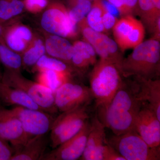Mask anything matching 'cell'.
<instances>
[{
    "label": "cell",
    "mask_w": 160,
    "mask_h": 160,
    "mask_svg": "<svg viewBox=\"0 0 160 160\" xmlns=\"http://www.w3.org/2000/svg\"><path fill=\"white\" fill-rule=\"evenodd\" d=\"M145 102L139 80H123L108 106L100 112L99 118L115 135L135 130L136 120Z\"/></svg>",
    "instance_id": "6da1fadb"
},
{
    "label": "cell",
    "mask_w": 160,
    "mask_h": 160,
    "mask_svg": "<svg viewBox=\"0 0 160 160\" xmlns=\"http://www.w3.org/2000/svg\"><path fill=\"white\" fill-rule=\"evenodd\" d=\"M160 44L155 39L142 42L134 48L129 57L122 60L120 69L125 78L154 79L160 72Z\"/></svg>",
    "instance_id": "7a4b0ae2"
},
{
    "label": "cell",
    "mask_w": 160,
    "mask_h": 160,
    "mask_svg": "<svg viewBox=\"0 0 160 160\" xmlns=\"http://www.w3.org/2000/svg\"><path fill=\"white\" fill-rule=\"evenodd\" d=\"M117 64L106 60L96 63L90 75V88L96 107L100 112L105 109L122 83Z\"/></svg>",
    "instance_id": "3957f363"
},
{
    "label": "cell",
    "mask_w": 160,
    "mask_h": 160,
    "mask_svg": "<svg viewBox=\"0 0 160 160\" xmlns=\"http://www.w3.org/2000/svg\"><path fill=\"white\" fill-rule=\"evenodd\" d=\"M106 143L112 146L125 160H160V147L149 146L135 130L114 135Z\"/></svg>",
    "instance_id": "277c9868"
},
{
    "label": "cell",
    "mask_w": 160,
    "mask_h": 160,
    "mask_svg": "<svg viewBox=\"0 0 160 160\" xmlns=\"http://www.w3.org/2000/svg\"><path fill=\"white\" fill-rule=\"evenodd\" d=\"M88 106L63 112L54 119L50 130L52 149L74 136L82 128L89 118Z\"/></svg>",
    "instance_id": "5b68a950"
},
{
    "label": "cell",
    "mask_w": 160,
    "mask_h": 160,
    "mask_svg": "<svg viewBox=\"0 0 160 160\" xmlns=\"http://www.w3.org/2000/svg\"><path fill=\"white\" fill-rule=\"evenodd\" d=\"M18 71L7 69L2 81L22 91L47 112L52 113L57 111L55 105L54 92L39 83L26 79L19 74Z\"/></svg>",
    "instance_id": "8992f818"
},
{
    "label": "cell",
    "mask_w": 160,
    "mask_h": 160,
    "mask_svg": "<svg viewBox=\"0 0 160 160\" xmlns=\"http://www.w3.org/2000/svg\"><path fill=\"white\" fill-rule=\"evenodd\" d=\"M93 99L89 87L72 82L63 83L55 92V105L61 112L84 106Z\"/></svg>",
    "instance_id": "52a82bcc"
},
{
    "label": "cell",
    "mask_w": 160,
    "mask_h": 160,
    "mask_svg": "<svg viewBox=\"0 0 160 160\" xmlns=\"http://www.w3.org/2000/svg\"><path fill=\"white\" fill-rule=\"evenodd\" d=\"M11 109L22 124L26 142L32 138L45 135L50 131L55 119L44 110L21 106H15Z\"/></svg>",
    "instance_id": "ba28073f"
},
{
    "label": "cell",
    "mask_w": 160,
    "mask_h": 160,
    "mask_svg": "<svg viewBox=\"0 0 160 160\" xmlns=\"http://www.w3.org/2000/svg\"><path fill=\"white\" fill-rule=\"evenodd\" d=\"M91 127L88 120L75 135L67 140L51 151L43 155L40 160H76L80 159L86 147Z\"/></svg>",
    "instance_id": "9c48e42d"
},
{
    "label": "cell",
    "mask_w": 160,
    "mask_h": 160,
    "mask_svg": "<svg viewBox=\"0 0 160 160\" xmlns=\"http://www.w3.org/2000/svg\"><path fill=\"white\" fill-rule=\"evenodd\" d=\"M113 33L118 45L122 49H126L134 48L143 42L145 30L140 21L127 16L116 22Z\"/></svg>",
    "instance_id": "30bf717a"
},
{
    "label": "cell",
    "mask_w": 160,
    "mask_h": 160,
    "mask_svg": "<svg viewBox=\"0 0 160 160\" xmlns=\"http://www.w3.org/2000/svg\"><path fill=\"white\" fill-rule=\"evenodd\" d=\"M41 25L46 31L63 38L72 37L76 33V24L66 10L58 8L47 9L43 13Z\"/></svg>",
    "instance_id": "8fae6325"
},
{
    "label": "cell",
    "mask_w": 160,
    "mask_h": 160,
    "mask_svg": "<svg viewBox=\"0 0 160 160\" xmlns=\"http://www.w3.org/2000/svg\"><path fill=\"white\" fill-rule=\"evenodd\" d=\"M135 130L149 146L160 147V120L146 102L138 115Z\"/></svg>",
    "instance_id": "7c38bea8"
},
{
    "label": "cell",
    "mask_w": 160,
    "mask_h": 160,
    "mask_svg": "<svg viewBox=\"0 0 160 160\" xmlns=\"http://www.w3.org/2000/svg\"><path fill=\"white\" fill-rule=\"evenodd\" d=\"M82 33L85 38L92 46L101 59L110 61L120 67L122 59L117 55L118 45L116 42L89 26L83 29Z\"/></svg>",
    "instance_id": "4fadbf2b"
},
{
    "label": "cell",
    "mask_w": 160,
    "mask_h": 160,
    "mask_svg": "<svg viewBox=\"0 0 160 160\" xmlns=\"http://www.w3.org/2000/svg\"><path fill=\"white\" fill-rule=\"evenodd\" d=\"M0 138L9 142L14 149L26 142L22 124L11 109L0 104Z\"/></svg>",
    "instance_id": "5bb4252c"
},
{
    "label": "cell",
    "mask_w": 160,
    "mask_h": 160,
    "mask_svg": "<svg viewBox=\"0 0 160 160\" xmlns=\"http://www.w3.org/2000/svg\"><path fill=\"white\" fill-rule=\"evenodd\" d=\"M86 146L81 160H103V148L106 143L105 126L97 114L92 118Z\"/></svg>",
    "instance_id": "9a60e30c"
},
{
    "label": "cell",
    "mask_w": 160,
    "mask_h": 160,
    "mask_svg": "<svg viewBox=\"0 0 160 160\" xmlns=\"http://www.w3.org/2000/svg\"><path fill=\"white\" fill-rule=\"evenodd\" d=\"M0 104L3 106H21L45 111L26 93L3 82L2 80H0Z\"/></svg>",
    "instance_id": "2e32d148"
},
{
    "label": "cell",
    "mask_w": 160,
    "mask_h": 160,
    "mask_svg": "<svg viewBox=\"0 0 160 160\" xmlns=\"http://www.w3.org/2000/svg\"><path fill=\"white\" fill-rule=\"evenodd\" d=\"M47 145L45 135L32 138L26 144L15 149L10 160H40L45 153Z\"/></svg>",
    "instance_id": "e0dca14e"
},
{
    "label": "cell",
    "mask_w": 160,
    "mask_h": 160,
    "mask_svg": "<svg viewBox=\"0 0 160 160\" xmlns=\"http://www.w3.org/2000/svg\"><path fill=\"white\" fill-rule=\"evenodd\" d=\"M72 46L71 63L76 69L84 71L96 64V52L89 43L77 41Z\"/></svg>",
    "instance_id": "ac0fdd59"
},
{
    "label": "cell",
    "mask_w": 160,
    "mask_h": 160,
    "mask_svg": "<svg viewBox=\"0 0 160 160\" xmlns=\"http://www.w3.org/2000/svg\"><path fill=\"white\" fill-rule=\"evenodd\" d=\"M46 50L49 55L66 63H71L73 46L68 40L52 35L46 39Z\"/></svg>",
    "instance_id": "d6986e66"
},
{
    "label": "cell",
    "mask_w": 160,
    "mask_h": 160,
    "mask_svg": "<svg viewBox=\"0 0 160 160\" xmlns=\"http://www.w3.org/2000/svg\"><path fill=\"white\" fill-rule=\"evenodd\" d=\"M138 79L141 82L145 102L160 120V80Z\"/></svg>",
    "instance_id": "ffe728a7"
},
{
    "label": "cell",
    "mask_w": 160,
    "mask_h": 160,
    "mask_svg": "<svg viewBox=\"0 0 160 160\" xmlns=\"http://www.w3.org/2000/svg\"><path fill=\"white\" fill-rule=\"evenodd\" d=\"M5 38L6 44L10 49L21 52L26 49L27 43L31 41L32 34L26 26H17L7 32Z\"/></svg>",
    "instance_id": "44dd1931"
},
{
    "label": "cell",
    "mask_w": 160,
    "mask_h": 160,
    "mask_svg": "<svg viewBox=\"0 0 160 160\" xmlns=\"http://www.w3.org/2000/svg\"><path fill=\"white\" fill-rule=\"evenodd\" d=\"M39 72L38 83L51 89L54 93L63 83L70 80L69 76L54 70L42 69Z\"/></svg>",
    "instance_id": "7402d4cb"
},
{
    "label": "cell",
    "mask_w": 160,
    "mask_h": 160,
    "mask_svg": "<svg viewBox=\"0 0 160 160\" xmlns=\"http://www.w3.org/2000/svg\"><path fill=\"white\" fill-rule=\"evenodd\" d=\"M36 70L50 69L71 76L72 69L67 63L54 58L43 55L35 65Z\"/></svg>",
    "instance_id": "603a6c76"
},
{
    "label": "cell",
    "mask_w": 160,
    "mask_h": 160,
    "mask_svg": "<svg viewBox=\"0 0 160 160\" xmlns=\"http://www.w3.org/2000/svg\"><path fill=\"white\" fill-rule=\"evenodd\" d=\"M0 62L7 69L19 71L22 65V58L0 42Z\"/></svg>",
    "instance_id": "cb8c5ba5"
},
{
    "label": "cell",
    "mask_w": 160,
    "mask_h": 160,
    "mask_svg": "<svg viewBox=\"0 0 160 160\" xmlns=\"http://www.w3.org/2000/svg\"><path fill=\"white\" fill-rule=\"evenodd\" d=\"M46 47L42 41L35 40L32 46L25 52L22 59V64L26 66H35L39 59L45 55Z\"/></svg>",
    "instance_id": "d4e9b609"
},
{
    "label": "cell",
    "mask_w": 160,
    "mask_h": 160,
    "mask_svg": "<svg viewBox=\"0 0 160 160\" xmlns=\"http://www.w3.org/2000/svg\"><path fill=\"white\" fill-rule=\"evenodd\" d=\"M24 7L19 0H0V20L6 21L20 14Z\"/></svg>",
    "instance_id": "484cf974"
},
{
    "label": "cell",
    "mask_w": 160,
    "mask_h": 160,
    "mask_svg": "<svg viewBox=\"0 0 160 160\" xmlns=\"http://www.w3.org/2000/svg\"><path fill=\"white\" fill-rule=\"evenodd\" d=\"M91 8V2L89 0H78L77 5L68 12L69 18L77 24L88 14Z\"/></svg>",
    "instance_id": "4316f807"
},
{
    "label": "cell",
    "mask_w": 160,
    "mask_h": 160,
    "mask_svg": "<svg viewBox=\"0 0 160 160\" xmlns=\"http://www.w3.org/2000/svg\"><path fill=\"white\" fill-rule=\"evenodd\" d=\"M104 10L98 6H95L91 8L87 14V21L89 27L91 29L102 32L105 30L102 22V17Z\"/></svg>",
    "instance_id": "83f0119b"
},
{
    "label": "cell",
    "mask_w": 160,
    "mask_h": 160,
    "mask_svg": "<svg viewBox=\"0 0 160 160\" xmlns=\"http://www.w3.org/2000/svg\"><path fill=\"white\" fill-rule=\"evenodd\" d=\"M141 9L147 13L146 16L149 21L152 22L158 16L155 13V8L152 0H138Z\"/></svg>",
    "instance_id": "f1b7e54d"
},
{
    "label": "cell",
    "mask_w": 160,
    "mask_h": 160,
    "mask_svg": "<svg viewBox=\"0 0 160 160\" xmlns=\"http://www.w3.org/2000/svg\"><path fill=\"white\" fill-rule=\"evenodd\" d=\"M14 152L8 141L0 138V160H10Z\"/></svg>",
    "instance_id": "f546056e"
},
{
    "label": "cell",
    "mask_w": 160,
    "mask_h": 160,
    "mask_svg": "<svg viewBox=\"0 0 160 160\" xmlns=\"http://www.w3.org/2000/svg\"><path fill=\"white\" fill-rule=\"evenodd\" d=\"M103 160H125L114 148L106 143L103 148Z\"/></svg>",
    "instance_id": "4dcf8cb0"
},
{
    "label": "cell",
    "mask_w": 160,
    "mask_h": 160,
    "mask_svg": "<svg viewBox=\"0 0 160 160\" xmlns=\"http://www.w3.org/2000/svg\"><path fill=\"white\" fill-rule=\"evenodd\" d=\"M47 2L46 0H26V8L29 11L37 12L46 7Z\"/></svg>",
    "instance_id": "1f68e13d"
},
{
    "label": "cell",
    "mask_w": 160,
    "mask_h": 160,
    "mask_svg": "<svg viewBox=\"0 0 160 160\" xmlns=\"http://www.w3.org/2000/svg\"><path fill=\"white\" fill-rule=\"evenodd\" d=\"M104 29L109 30L114 27L116 23V17L104 9L102 17Z\"/></svg>",
    "instance_id": "d6a6232c"
},
{
    "label": "cell",
    "mask_w": 160,
    "mask_h": 160,
    "mask_svg": "<svg viewBox=\"0 0 160 160\" xmlns=\"http://www.w3.org/2000/svg\"><path fill=\"white\" fill-rule=\"evenodd\" d=\"M102 2L103 8H104V9L106 11L108 12L109 13H111V14L113 15L116 17L119 16L120 12L118 9L114 5L109 2V1H106V0H103Z\"/></svg>",
    "instance_id": "836d02e7"
},
{
    "label": "cell",
    "mask_w": 160,
    "mask_h": 160,
    "mask_svg": "<svg viewBox=\"0 0 160 160\" xmlns=\"http://www.w3.org/2000/svg\"><path fill=\"white\" fill-rule=\"evenodd\" d=\"M109 2L114 5L120 12L123 11V9L125 5L123 3V0H108Z\"/></svg>",
    "instance_id": "e575fe53"
},
{
    "label": "cell",
    "mask_w": 160,
    "mask_h": 160,
    "mask_svg": "<svg viewBox=\"0 0 160 160\" xmlns=\"http://www.w3.org/2000/svg\"><path fill=\"white\" fill-rule=\"evenodd\" d=\"M124 5L126 7L131 8L136 5L138 0H123Z\"/></svg>",
    "instance_id": "d590c367"
},
{
    "label": "cell",
    "mask_w": 160,
    "mask_h": 160,
    "mask_svg": "<svg viewBox=\"0 0 160 160\" xmlns=\"http://www.w3.org/2000/svg\"><path fill=\"white\" fill-rule=\"evenodd\" d=\"M155 8L158 12H159L160 9V0H152Z\"/></svg>",
    "instance_id": "8d00e7d4"
},
{
    "label": "cell",
    "mask_w": 160,
    "mask_h": 160,
    "mask_svg": "<svg viewBox=\"0 0 160 160\" xmlns=\"http://www.w3.org/2000/svg\"><path fill=\"white\" fill-rule=\"evenodd\" d=\"M3 33H4V29L2 26L0 24V37L2 35Z\"/></svg>",
    "instance_id": "74e56055"
},
{
    "label": "cell",
    "mask_w": 160,
    "mask_h": 160,
    "mask_svg": "<svg viewBox=\"0 0 160 160\" xmlns=\"http://www.w3.org/2000/svg\"></svg>",
    "instance_id": "f35d334b"
}]
</instances>
